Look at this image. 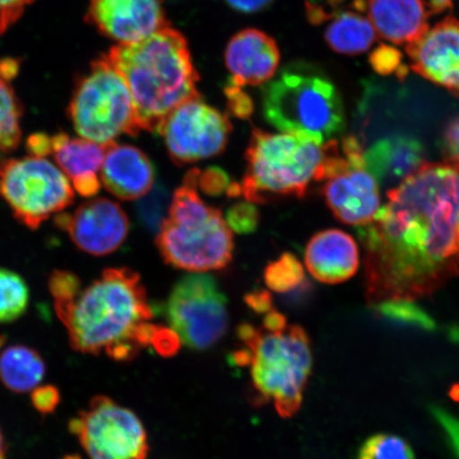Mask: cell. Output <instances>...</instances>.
<instances>
[{"label": "cell", "instance_id": "484cf974", "mask_svg": "<svg viewBox=\"0 0 459 459\" xmlns=\"http://www.w3.org/2000/svg\"><path fill=\"white\" fill-rule=\"evenodd\" d=\"M29 290L19 274L0 268V324L13 323L26 312Z\"/></svg>", "mask_w": 459, "mask_h": 459}, {"label": "cell", "instance_id": "9a60e30c", "mask_svg": "<svg viewBox=\"0 0 459 459\" xmlns=\"http://www.w3.org/2000/svg\"><path fill=\"white\" fill-rule=\"evenodd\" d=\"M411 70L459 99V21L446 19L406 45Z\"/></svg>", "mask_w": 459, "mask_h": 459}, {"label": "cell", "instance_id": "ab89813d", "mask_svg": "<svg viewBox=\"0 0 459 459\" xmlns=\"http://www.w3.org/2000/svg\"><path fill=\"white\" fill-rule=\"evenodd\" d=\"M27 151L32 157L45 158L53 154L51 136L45 134H36L29 136L27 140Z\"/></svg>", "mask_w": 459, "mask_h": 459}, {"label": "cell", "instance_id": "60d3db41", "mask_svg": "<svg viewBox=\"0 0 459 459\" xmlns=\"http://www.w3.org/2000/svg\"><path fill=\"white\" fill-rule=\"evenodd\" d=\"M246 302L257 314H267L273 307V298L266 290H255L247 295Z\"/></svg>", "mask_w": 459, "mask_h": 459}, {"label": "cell", "instance_id": "f6af8a7d", "mask_svg": "<svg viewBox=\"0 0 459 459\" xmlns=\"http://www.w3.org/2000/svg\"><path fill=\"white\" fill-rule=\"evenodd\" d=\"M430 14H439L453 9V0H429L428 5Z\"/></svg>", "mask_w": 459, "mask_h": 459}, {"label": "cell", "instance_id": "7a4b0ae2", "mask_svg": "<svg viewBox=\"0 0 459 459\" xmlns=\"http://www.w3.org/2000/svg\"><path fill=\"white\" fill-rule=\"evenodd\" d=\"M76 351L130 360L152 344L158 325L140 275L129 268H108L71 300L55 302Z\"/></svg>", "mask_w": 459, "mask_h": 459}, {"label": "cell", "instance_id": "8992f818", "mask_svg": "<svg viewBox=\"0 0 459 459\" xmlns=\"http://www.w3.org/2000/svg\"><path fill=\"white\" fill-rule=\"evenodd\" d=\"M264 117L284 134L320 143L344 127V111L335 85L304 63L284 68L262 90Z\"/></svg>", "mask_w": 459, "mask_h": 459}, {"label": "cell", "instance_id": "ffe728a7", "mask_svg": "<svg viewBox=\"0 0 459 459\" xmlns=\"http://www.w3.org/2000/svg\"><path fill=\"white\" fill-rule=\"evenodd\" d=\"M359 263L357 243L341 230L319 232L307 246L306 265L313 277L320 282H344L358 272Z\"/></svg>", "mask_w": 459, "mask_h": 459}, {"label": "cell", "instance_id": "3957f363", "mask_svg": "<svg viewBox=\"0 0 459 459\" xmlns=\"http://www.w3.org/2000/svg\"><path fill=\"white\" fill-rule=\"evenodd\" d=\"M127 83L141 130L158 132L171 112L200 97L185 37L164 27L141 42L115 46L107 55Z\"/></svg>", "mask_w": 459, "mask_h": 459}, {"label": "cell", "instance_id": "7dc6e473", "mask_svg": "<svg viewBox=\"0 0 459 459\" xmlns=\"http://www.w3.org/2000/svg\"><path fill=\"white\" fill-rule=\"evenodd\" d=\"M65 459H82V458H80V457H79V456H77V455H73V456H68V457H66Z\"/></svg>", "mask_w": 459, "mask_h": 459}, {"label": "cell", "instance_id": "74e56055", "mask_svg": "<svg viewBox=\"0 0 459 459\" xmlns=\"http://www.w3.org/2000/svg\"><path fill=\"white\" fill-rule=\"evenodd\" d=\"M443 152L446 160L459 163V117L452 119L444 131Z\"/></svg>", "mask_w": 459, "mask_h": 459}, {"label": "cell", "instance_id": "44dd1931", "mask_svg": "<svg viewBox=\"0 0 459 459\" xmlns=\"http://www.w3.org/2000/svg\"><path fill=\"white\" fill-rule=\"evenodd\" d=\"M421 143L397 135L377 141L364 152L366 169L381 183L403 181L422 164Z\"/></svg>", "mask_w": 459, "mask_h": 459}, {"label": "cell", "instance_id": "8fae6325", "mask_svg": "<svg viewBox=\"0 0 459 459\" xmlns=\"http://www.w3.org/2000/svg\"><path fill=\"white\" fill-rule=\"evenodd\" d=\"M91 459H146L145 429L134 412L105 395L90 402L89 409L70 422Z\"/></svg>", "mask_w": 459, "mask_h": 459}, {"label": "cell", "instance_id": "d590c367", "mask_svg": "<svg viewBox=\"0 0 459 459\" xmlns=\"http://www.w3.org/2000/svg\"><path fill=\"white\" fill-rule=\"evenodd\" d=\"M33 0H0V34L8 30Z\"/></svg>", "mask_w": 459, "mask_h": 459}, {"label": "cell", "instance_id": "7402d4cb", "mask_svg": "<svg viewBox=\"0 0 459 459\" xmlns=\"http://www.w3.org/2000/svg\"><path fill=\"white\" fill-rule=\"evenodd\" d=\"M53 154L68 179L97 175L106 156L107 145L85 139H71L63 132L51 136Z\"/></svg>", "mask_w": 459, "mask_h": 459}, {"label": "cell", "instance_id": "836d02e7", "mask_svg": "<svg viewBox=\"0 0 459 459\" xmlns=\"http://www.w3.org/2000/svg\"><path fill=\"white\" fill-rule=\"evenodd\" d=\"M198 185L204 194L217 197L228 192L232 183L225 170L220 168H210L205 169L204 174H200Z\"/></svg>", "mask_w": 459, "mask_h": 459}, {"label": "cell", "instance_id": "ee69618b", "mask_svg": "<svg viewBox=\"0 0 459 459\" xmlns=\"http://www.w3.org/2000/svg\"><path fill=\"white\" fill-rule=\"evenodd\" d=\"M19 71L20 61L15 59L0 60V76L9 80V82L17 76Z\"/></svg>", "mask_w": 459, "mask_h": 459}, {"label": "cell", "instance_id": "30bf717a", "mask_svg": "<svg viewBox=\"0 0 459 459\" xmlns=\"http://www.w3.org/2000/svg\"><path fill=\"white\" fill-rule=\"evenodd\" d=\"M228 301L213 277L192 274L171 290L164 313L180 341L195 350H205L225 335Z\"/></svg>", "mask_w": 459, "mask_h": 459}, {"label": "cell", "instance_id": "e0dca14e", "mask_svg": "<svg viewBox=\"0 0 459 459\" xmlns=\"http://www.w3.org/2000/svg\"><path fill=\"white\" fill-rule=\"evenodd\" d=\"M277 43L257 29H245L230 39L225 62L231 80L230 83L243 88L271 82L280 65Z\"/></svg>", "mask_w": 459, "mask_h": 459}, {"label": "cell", "instance_id": "4fadbf2b", "mask_svg": "<svg viewBox=\"0 0 459 459\" xmlns=\"http://www.w3.org/2000/svg\"><path fill=\"white\" fill-rule=\"evenodd\" d=\"M56 223L66 230L79 249L96 256L117 250L129 232V220L122 206L108 198L86 201L74 214L56 216Z\"/></svg>", "mask_w": 459, "mask_h": 459}, {"label": "cell", "instance_id": "ac0fdd59", "mask_svg": "<svg viewBox=\"0 0 459 459\" xmlns=\"http://www.w3.org/2000/svg\"><path fill=\"white\" fill-rule=\"evenodd\" d=\"M378 36L397 45L410 44L429 30V11L423 0H354Z\"/></svg>", "mask_w": 459, "mask_h": 459}, {"label": "cell", "instance_id": "4dcf8cb0", "mask_svg": "<svg viewBox=\"0 0 459 459\" xmlns=\"http://www.w3.org/2000/svg\"><path fill=\"white\" fill-rule=\"evenodd\" d=\"M258 222H260V213L255 204L250 201L234 204L228 211V226L240 234L255 232Z\"/></svg>", "mask_w": 459, "mask_h": 459}, {"label": "cell", "instance_id": "f1b7e54d", "mask_svg": "<svg viewBox=\"0 0 459 459\" xmlns=\"http://www.w3.org/2000/svg\"><path fill=\"white\" fill-rule=\"evenodd\" d=\"M358 459H416L411 446L393 434H377L367 439L359 451Z\"/></svg>", "mask_w": 459, "mask_h": 459}, {"label": "cell", "instance_id": "f546056e", "mask_svg": "<svg viewBox=\"0 0 459 459\" xmlns=\"http://www.w3.org/2000/svg\"><path fill=\"white\" fill-rule=\"evenodd\" d=\"M170 204L169 189L162 185H157L145 197L137 204V215L143 228L152 232H159L166 220V211Z\"/></svg>", "mask_w": 459, "mask_h": 459}, {"label": "cell", "instance_id": "52a82bcc", "mask_svg": "<svg viewBox=\"0 0 459 459\" xmlns=\"http://www.w3.org/2000/svg\"><path fill=\"white\" fill-rule=\"evenodd\" d=\"M238 336L250 354L257 392L273 400L281 417L294 416L300 409L313 366L307 332L295 325L272 331L245 324L239 326Z\"/></svg>", "mask_w": 459, "mask_h": 459}, {"label": "cell", "instance_id": "5bb4252c", "mask_svg": "<svg viewBox=\"0 0 459 459\" xmlns=\"http://www.w3.org/2000/svg\"><path fill=\"white\" fill-rule=\"evenodd\" d=\"M164 0H89L86 22L119 45L143 41L166 27Z\"/></svg>", "mask_w": 459, "mask_h": 459}, {"label": "cell", "instance_id": "4316f807", "mask_svg": "<svg viewBox=\"0 0 459 459\" xmlns=\"http://www.w3.org/2000/svg\"><path fill=\"white\" fill-rule=\"evenodd\" d=\"M264 279L269 289L279 294H289L307 283L302 264L291 254H284L269 264Z\"/></svg>", "mask_w": 459, "mask_h": 459}, {"label": "cell", "instance_id": "cb8c5ba5", "mask_svg": "<svg viewBox=\"0 0 459 459\" xmlns=\"http://www.w3.org/2000/svg\"><path fill=\"white\" fill-rule=\"evenodd\" d=\"M325 31V39L338 54L359 55L368 50L377 39L369 19L355 11L334 13Z\"/></svg>", "mask_w": 459, "mask_h": 459}, {"label": "cell", "instance_id": "d6a6232c", "mask_svg": "<svg viewBox=\"0 0 459 459\" xmlns=\"http://www.w3.org/2000/svg\"><path fill=\"white\" fill-rule=\"evenodd\" d=\"M369 61L373 70L383 76H388L393 73L397 74L403 66L400 51L386 44L380 45L373 50Z\"/></svg>", "mask_w": 459, "mask_h": 459}, {"label": "cell", "instance_id": "ba28073f", "mask_svg": "<svg viewBox=\"0 0 459 459\" xmlns=\"http://www.w3.org/2000/svg\"><path fill=\"white\" fill-rule=\"evenodd\" d=\"M68 115L82 139L100 145L141 131L128 85L107 55L91 62L77 80Z\"/></svg>", "mask_w": 459, "mask_h": 459}, {"label": "cell", "instance_id": "1f68e13d", "mask_svg": "<svg viewBox=\"0 0 459 459\" xmlns=\"http://www.w3.org/2000/svg\"><path fill=\"white\" fill-rule=\"evenodd\" d=\"M82 289V282L73 273L56 271L51 274L49 290L55 298V302L71 300Z\"/></svg>", "mask_w": 459, "mask_h": 459}, {"label": "cell", "instance_id": "6da1fadb", "mask_svg": "<svg viewBox=\"0 0 459 459\" xmlns=\"http://www.w3.org/2000/svg\"><path fill=\"white\" fill-rule=\"evenodd\" d=\"M358 228L370 304L428 298L459 273V163H422Z\"/></svg>", "mask_w": 459, "mask_h": 459}, {"label": "cell", "instance_id": "2e32d148", "mask_svg": "<svg viewBox=\"0 0 459 459\" xmlns=\"http://www.w3.org/2000/svg\"><path fill=\"white\" fill-rule=\"evenodd\" d=\"M333 214L348 225L363 227L376 216L380 194L366 164L352 163L326 180L323 189Z\"/></svg>", "mask_w": 459, "mask_h": 459}, {"label": "cell", "instance_id": "5b68a950", "mask_svg": "<svg viewBox=\"0 0 459 459\" xmlns=\"http://www.w3.org/2000/svg\"><path fill=\"white\" fill-rule=\"evenodd\" d=\"M337 143L255 129L246 152L242 196L252 204L274 197H303L312 182L323 181L325 160Z\"/></svg>", "mask_w": 459, "mask_h": 459}, {"label": "cell", "instance_id": "9c48e42d", "mask_svg": "<svg viewBox=\"0 0 459 459\" xmlns=\"http://www.w3.org/2000/svg\"><path fill=\"white\" fill-rule=\"evenodd\" d=\"M0 196L17 221L37 229L71 205L74 194L65 172L46 158L30 156L0 165Z\"/></svg>", "mask_w": 459, "mask_h": 459}, {"label": "cell", "instance_id": "603a6c76", "mask_svg": "<svg viewBox=\"0 0 459 459\" xmlns=\"http://www.w3.org/2000/svg\"><path fill=\"white\" fill-rule=\"evenodd\" d=\"M45 371L44 360L36 350L14 344L0 353V381L11 392L24 394L36 389Z\"/></svg>", "mask_w": 459, "mask_h": 459}, {"label": "cell", "instance_id": "bcb514c9", "mask_svg": "<svg viewBox=\"0 0 459 459\" xmlns=\"http://www.w3.org/2000/svg\"><path fill=\"white\" fill-rule=\"evenodd\" d=\"M0 459H7V445H5L2 430H0Z\"/></svg>", "mask_w": 459, "mask_h": 459}, {"label": "cell", "instance_id": "7bdbcfd3", "mask_svg": "<svg viewBox=\"0 0 459 459\" xmlns=\"http://www.w3.org/2000/svg\"><path fill=\"white\" fill-rule=\"evenodd\" d=\"M227 4L234 10L243 13H255L266 9L273 0H226Z\"/></svg>", "mask_w": 459, "mask_h": 459}, {"label": "cell", "instance_id": "277c9868", "mask_svg": "<svg viewBox=\"0 0 459 459\" xmlns=\"http://www.w3.org/2000/svg\"><path fill=\"white\" fill-rule=\"evenodd\" d=\"M199 176L198 169L187 172L156 239L166 264L191 273L225 268L234 250L232 230L221 212L205 204L197 193Z\"/></svg>", "mask_w": 459, "mask_h": 459}, {"label": "cell", "instance_id": "e575fe53", "mask_svg": "<svg viewBox=\"0 0 459 459\" xmlns=\"http://www.w3.org/2000/svg\"><path fill=\"white\" fill-rule=\"evenodd\" d=\"M225 91L230 110H231L235 117L242 119L248 118L252 111H254V106H252L249 96L242 91V88H238V86L230 82Z\"/></svg>", "mask_w": 459, "mask_h": 459}, {"label": "cell", "instance_id": "d6986e66", "mask_svg": "<svg viewBox=\"0 0 459 459\" xmlns=\"http://www.w3.org/2000/svg\"><path fill=\"white\" fill-rule=\"evenodd\" d=\"M100 177L102 185L114 196L134 200L152 191L156 169L139 148L113 142L107 145Z\"/></svg>", "mask_w": 459, "mask_h": 459}, {"label": "cell", "instance_id": "8d00e7d4", "mask_svg": "<svg viewBox=\"0 0 459 459\" xmlns=\"http://www.w3.org/2000/svg\"><path fill=\"white\" fill-rule=\"evenodd\" d=\"M33 406L42 414H51L60 403V392L55 386L46 385L32 390Z\"/></svg>", "mask_w": 459, "mask_h": 459}, {"label": "cell", "instance_id": "7c38bea8", "mask_svg": "<svg viewBox=\"0 0 459 459\" xmlns=\"http://www.w3.org/2000/svg\"><path fill=\"white\" fill-rule=\"evenodd\" d=\"M231 131L227 115L198 97L171 112L157 134L163 136L172 162L183 166L225 151Z\"/></svg>", "mask_w": 459, "mask_h": 459}, {"label": "cell", "instance_id": "f35d334b", "mask_svg": "<svg viewBox=\"0 0 459 459\" xmlns=\"http://www.w3.org/2000/svg\"><path fill=\"white\" fill-rule=\"evenodd\" d=\"M152 344L160 355L169 357V355L175 354L178 349H179L180 338L174 331L158 326Z\"/></svg>", "mask_w": 459, "mask_h": 459}, {"label": "cell", "instance_id": "b9f144b4", "mask_svg": "<svg viewBox=\"0 0 459 459\" xmlns=\"http://www.w3.org/2000/svg\"><path fill=\"white\" fill-rule=\"evenodd\" d=\"M72 182L74 189L84 197L95 196L100 189V181L97 175L85 176Z\"/></svg>", "mask_w": 459, "mask_h": 459}, {"label": "cell", "instance_id": "83f0119b", "mask_svg": "<svg viewBox=\"0 0 459 459\" xmlns=\"http://www.w3.org/2000/svg\"><path fill=\"white\" fill-rule=\"evenodd\" d=\"M373 307L377 317L385 319L389 323L429 331L435 328L434 320L411 301H384L373 304Z\"/></svg>", "mask_w": 459, "mask_h": 459}, {"label": "cell", "instance_id": "d4e9b609", "mask_svg": "<svg viewBox=\"0 0 459 459\" xmlns=\"http://www.w3.org/2000/svg\"><path fill=\"white\" fill-rule=\"evenodd\" d=\"M22 107L9 80L0 76V152H10L22 137Z\"/></svg>", "mask_w": 459, "mask_h": 459}]
</instances>
